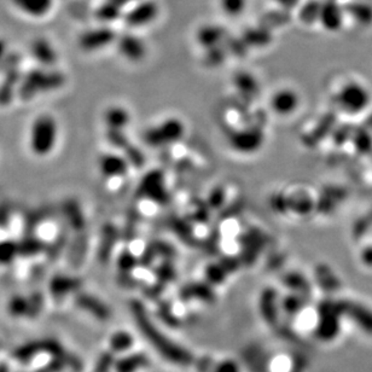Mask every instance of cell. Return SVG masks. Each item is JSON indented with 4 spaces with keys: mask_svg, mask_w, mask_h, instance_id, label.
I'll return each mask as SVG.
<instances>
[{
    "mask_svg": "<svg viewBox=\"0 0 372 372\" xmlns=\"http://www.w3.org/2000/svg\"><path fill=\"white\" fill-rule=\"evenodd\" d=\"M59 125L51 114H40L29 125L27 145L35 157H48L57 148Z\"/></svg>",
    "mask_w": 372,
    "mask_h": 372,
    "instance_id": "obj_1",
    "label": "cell"
},
{
    "mask_svg": "<svg viewBox=\"0 0 372 372\" xmlns=\"http://www.w3.org/2000/svg\"><path fill=\"white\" fill-rule=\"evenodd\" d=\"M342 318L340 301H329L323 304L320 309V318L317 328L319 337L323 341H333L341 331Z\"/></svg>",
    "mask_w": 372,
    "mask_h": 372,
    "instance_id": "obj_2",
    "label": "cell"
},
{
    "mask_svg": "<svg viewBox=\"0 0 372 372\" xmlns=\"http://www.w3.org/2000/svg\"><path fill=\"white\" fill-rule=\"evenodd\" d=\"M340 306L343 317L351 319L362 333L372 336V309L370 307L354 300H341Z\"/></svg>",
    "mask_w": 372,
    "mask_h": 372,
    "instance_id": "obj_3",
    "label": "cell"
},
{
    "mask_svg": "<svg viewBox=\"0 0 372 372\" xmlns=\"http://www.w3.org/2000/svg\"><path fill=\"white\" fill-rule=\"evenodd\" d=\"M184 127L180 121L177 119H168L162 124L156 126L153 130L146 133V140L151 144L161 145L164 143H173L182 138Z\"/></svg>",
    "mask_w": 372,
    "mask_h": 372,
    "instance_id": "obj_4",
    "label": "cell"
},
{
    "mask_svg": "<svg viewBox=\"0 0 372 372\" xmlns=\"http://www.w3.org/2000/svg\"><path fill=\"white\" fill-rule=\"evenodd\" d=\"M159 11V5L154 0H141L126 14V24L132 28L144 27L157 19Z\"/></svg>",
    "mask_w": 372,
    "mask_h": 372,
    "instance_id": "obj_5",
    "label": "cell"
},
{
    "mask_svg": "<svg viewBox=\"0 0 372 372\" xmlns=\"http://www.w3.org/2000/svg\"><path fill=\"white\" fill-rule=\"evenodd\" d=\"M119 52L130 62H139L146 55V46L141 39L133 34H126L117 39Z\"/></svg>",
    "mask_w": 372,
    "mask_h": 372,
    "instance_id": "obj_6",
    "label": "cell"
},
{
    "mask_svg": "<svg viewBox=\"0 0 372 372\" xmlns=\"http://www.w3.org/2000/svg\"><path fill=\"white\" fill-rule=\"evenodd\" d=\"M232 148L236 149L239 153H254L257 149H260L264 137L259 130L255 128L251 130H243L233 133L231 137Z\"/></svg>",
    "mask_w": 372,
    "mask_h": 372,
    "instance_id": "obj_7",
    "label": "cell"
},
{
    "mask_svg": "<svg viewBox=\"0 0 372 372\" xmlns=\"http://www.w3.org/2000/svg\"><path fill=\"white\" fill-rule=\"evenodd\" d=\"M98 167L103 177L106 178H119L127 173L128 162L120 155L106 154L98 159Z\"/></svg>",
    "mask_w": 372,
    "mask_h": 372,
    "instance_id": "obj_8",
    "label": "cell"
},
{
    "mask_svg": "<svg viewBox=\"0 0 372 372\" xmlns=\"http://www.w3.org/2000/svg\"><path fill=\"white\" fill-rule=\"evenodd\" d=\"M115 40V33L110 28L92 29L84 34L80 40V45L86 51H97L99 48H106V45Z\"/></svg>",
    "mask_w": 372,
    "mask_h": 372,
    "instance_id": "obj_9",
    "label": "cell"
},
{
    "mask_svg": "<svg viewBox=\"0 0 372 372\" xmlns=\"http://www.w3.org/2000/svg\"><path fill=\"white\" fill-rule=\"evenodd\" d=\"M14 6L26 16L40 19L52 9L53 0H14Z\"/></svg>",
    "mask_w": 372,
    "mask_h": 372,
    "instance_id": "obj_10",
    "label": "cell"
},
{
    "mask_svg": "<svg viewBox=\"0 0 372 372\" xmlns=\"http://www.w3.org/2000/svg\"><path fill=\"white\" fill-rule=\"evenodd\" d=\"M225 38V32L219 26H204L198 30V43L207 48H217L222 39Z\"/></svg>",
    "mask_w": 372,
    "mask_h": 372,
    "instance_id": "obj_11",
    "label": "cell"
},
{
    "mask_svg": "<svg viewBox=\"0 0 372 372\" xmlns=\"http://www.w3.org/2000/svg\"><path fill=\"white\" fill-rule=\"evenodd\" d=\"M271 106L278 114H289L296 106V96L293 92L286 90L277 92L271 99Z\"/></svg>",
    "mask_w": 372,
    "mask_h": 372,
    "instance_id": "obj_12",
    "label": "cell"
},
{
    "mask_svg": "<svg viewBox=\"0 0 372 372\" xmlns=\"http://www.w3.org/2000/svg\"><path fill=\"white\" fill-rule=\"evenodd\" d=\"M104 120L110 130H121L130 122V114L121 106H110L106 110Z\"/></svg>",
    "mask_w": 372,
    "mask_h": 372,
    "instance_id": "obj_13",
    "label": "cell"
},
{
    "mask_svg": "<svg viewBox=\"0 0 372 372\" xmlns=\"http://www.w3.org/2000/svg\"><path fill=\"white\" fill-rule=\"evenodd\" d=\"M248 0H220L222 12L228 17H238L246 9Z\"/></svg>",
    "mask_w": 372,
    "mask_h": 372,
    "instance_id": "obj_14",
    "label": "cell"
},
{
    "mask_svg": "<svg viewBox=\"0 0 372 372\" xmlns=\"http://www.w3.org/2000/svg\"><path fill=\"white\" fill-rule=\"evenodd\" d=\"M9 312L14 317L29 315V299H26L22 296H14L10 301Z\"/></svg>",
    "mask_w": 372,
    "mask_h": 372,
    "instance_id": "obj_15",
    "label": "cell"
},
{
    "mask_svg": "<svg viewBox=\"0 0 372 372\" xmlns=\"http://www.w3.org/2000/svg\"><path fill=\"white\" fill-rule=\"evenodd\" d=\"M275 1L284 8H293L299 3V0H275Z\"/></svg>",
    "mask_w": 372,
    "mask_h": 372,
    "instance_id": "obj_16",
    "label": "cell"
},
{
    "mask_svg": "<svg viewBox=\"0 0 372 372\" xmlns=\"http://www.w3.org/2000/svg\"><path fill=\"white\" fill-rule=\"evenodd\" d=\"M5 52H6V45H5L4 41L0 40V59H3Z\"/></svg>",
    "mask_w": 372,
    "mask_h": 372,
    "instance_id": "obj_17",
    "label": "cell"
},
{
    "mask_svg": "<svg viewBox=\"0 0 372 372\" xmlns=\"http://www.w3.org/2000/svg\"><path fill=\"white\" fill-rule=\"evenodd\" d=\"M0 372H9V370H8V366H6L5 364L0 365Z\"/></svg>",
    "mask_w": 372,
    "mask_h": 372,
    "instance_id": "obj_18",
    "label": "cell"
}]
</instances>
